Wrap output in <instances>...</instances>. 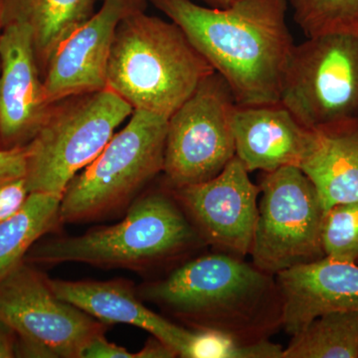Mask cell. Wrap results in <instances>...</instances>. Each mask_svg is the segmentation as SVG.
Here are the masks:
<instances>
[{
	"label": "cell",
	"instance_id": "obj_1",
	"mask_svg": "<svg viewBox=\"0 0 358 358\" xmlns=\"http://www.w3.org/2000/svg\"><path fill=\"white\" fill-rule=\"evenodd\" d=\"M180 27L194 48L226 80L237 106L280 103L294 47L287 0H239L228 8L192 0H148Z\"/></svg>",
	"mask_w": 358,
	"mask_h": 358
},
{
	"label": "cell",
	"instance_id": "obj_2",
	"mask_svg": "<svg viewBox=\"0 0 358 358\" xmlns=\"http://www.w3.org/2000/svg\"><path fill=\"white\" fill-rule=\"evenodd\" d=\"M140 294L193 331H219L241 343L270 339L282 329L275 275L222 252L187 261Z\"/></svg>",
	"mask_w": 358,
	"mask_h": 358
},
{
	"label": "cell",
	"instance_id": "obj_3",
	"mask_svg": "<svg viewBox=\"0 0 358 358\" xmlns=\"http://www.w3.org/2000/svg\"><path fill=\"white\" fill-rule=\"evenodd\" d=\"M213 72L178 25L141 10L117 26L107 87L134 110L169 117Z\"/></svg>",
	"mask_w": 358,
	"mask_h": 358
},
{
	"label": "cell",
	"instance_id": "obj_4",
	"mask_svg": "<svg viewBox=\"0 0 358 358\" xmlns=\"http://www.w3.org/2000/svg\"><path fill=\"white\" fill-rule=\"evenodd\" d=\"M202 245L206 244L164 185L138 197L121 222L47 240L32 247L28 258L46 265L75 262L138 270L180 258Z\"/></svg>",
	"mask_w": 358,
	"mask_h": 358
},
{
	"label": "cell",
	"instance_id": "obj_5",
	"mask_svg": "<svg viewBox=\"0 0 358 358\" xmlns=\"http://www.w3.org/2000/svg\"><path fill=\"white\" fill-rule=\"evenodd\" d=\"M133 112L108 87L53 103L38 133L25 145L28 192L63 196L70 181L102 152Z\"/></svg>",
	"mask_w": 358,
	"mask_h": 358
},
{
	"label": "cell",
	"instance_id": "obj_6",
	"mask_svg": "<svg viewBox=\"0 0 358 358\" xmlns=\"http://www.w3.org/2000/svg\"><path fill=\"white\" fill-rule=\"evenodd\" d=\"M169 117L134 110L102 152L70 181L60 222L91 221L128 206L164 169Z\"/></svg>",
	"mask_w": 358,
	"mask_h": 358
},
{
	"label": "cell",
	"instance_id": "obj_7",
	"mask_svg": "<svg viewBox=\"0 0 358 358\" xmlns=\"http://www.w3.org/2000/svg\"><path fill=\"white\" fill-rule=\"evenodd\" d=\"M250 256L255 267L277 275L324 258V208L317 188L299 166L263 173Z\"/></svg>",
	"mask_w": 358,
	"mask_h": 358
},
{
	"label": "cell",
	"instance_id": "obj_8",
	"mask_svg": "<svg viewBox=\"0 0 358 358\" xmlns=\"http://www.w3.org/2000/svg\"><path fill=\"white\" fill-rule=\"evenodd\" d=\"M232 90L217 72L204 78L169 117L164 185L171 189L215 178L235 157Z\"/></svg>",
	"mask_w": 358,
	"mask_h": 358
},
{
	"label": "cell",
	"instance_id": "obj_9",
	"mask_svg": "<svg viewBox=\"0 0 358 358\" xmlns=\"http://www.w3.org/2000/svg\"><path fill=\"white\" fill-rule=\"evenodd\" d=\"M280 103L310 129L358 117V36L320 35L294 44Z\"/></svg>",
	"mask_w": 358,
	"mask_h": 358
},
{
	"label": "cell",
	"instance_id": "obj_10",
	"mask_svg": "<svg viewBox=\"0 0 358 358\" xmlns=\"http://www.w3.org/2000/svg\"><path fill=\"white\" fill-rule=\"evenodd\" d=\"M0 322L17 336L39 341L63 358H82L107 326L67 301L47 278L22 263L0 280Z\"/></svg>",
	"mask_w": 358,
	"mask_h": 358
},
{
	"label": "cell",
	"instance_id": "obj_11",
	"mask_svg": "<svg viewBox=\"0 0 358 358\" xmlns=\"http://www.w3.org/2000/svg\"><path fill=\"white\" fill-rule=\"evenodd\" d=\"M169 189L205 244L239 258L250 256L260 186L236 155L215 178Z\"/></svg>",
	"mask_w": 358,
	"mask_h": 358
},
{
	"label": "cell",
	"instance_id": "obj_12",
	"mask_svg": "<svg viewBox=\"0 0 358 358\" xmlns=\"http://www.w3.org/2000/svg\"><path fill=\"white\" fill-rule=\"evenodd\" d=\"M147 6L148 0H103L100 10L63 40L49 59L43 73L49 102L107 88L108 64L117 26L129 14L145 10Z\"/></svg>",
	"mask_w": 358,
	"mask_h": 358
},
{
	"label": "cell",
	"instance_id": "obj_13",
	"mask_svg": "<svg viewBox=\"0 0 358 358\" xmlns=\"http://www.w3.org/2000/svg\"><path fill=\"white\" fill-rule=\"evenodd\" d=\"M52 105L40 78L31 30L22 23L4 25L0 36V148L28 145Z\"/></svg>",
	"mask_w": 358,
	"mask_h": 358
},
{
	"label": "cell",
	"instance_id": "obj_14",
	"mask_svg": "<svg viewBox=\"0 0 358 358\" xmlns=\"http://www.w3.org/2000/svg\"><path fill=\"white\" fill-rule=\"evenodd\" d=\"M282 301V329L289 336L320 315L358 313V264L320 259L275 275Z\"/></svg>",
	"mask_w": 358,
	"mask_h": 358
},
{
	"label": "cell",
	"instance_id": "obj_15",
	"mask_svg": "<svg viewBox=\"0 0 358 358\" xmlns=\"http://www.w3.org/2000/svg\"><path fill=\"white\" fill-rule=\"evenodd\" d=\"M235 155L248 173L301 167L313 141L306 128L281 103L236 106L232 120Z\"/></svg>",
	"mask_w": 358,
	"mask_h": 358
},
{
	"label": "cell",
	"instance_id": "obj_16",
	"mask_svg": "<svg viewBox=\"0 0 358 358\" xmlns=\"http://www.w3.org/2000/svg\"><path fill=\"white\" fill-rule=\"evenodd\" d=\"M53 293L103 324H124L145 329L173 346L183 357L193 331L173 324L145 307L131 285L112 281H65L47 279Z\"/></svg>",
	"mask_w": 358,
	"mask_h": 358
},
{
	"label": "cell",
	"instance_id": "obj_17",
	"mask_svg": "<svg viewBox=\"0 0 358 358\" xmlns=\"http://www.w3.org/2000/svg\"><path fill=\"white\" fill-rule=\"evenodd\" d=\"M301 169L317 188L324 210L358 201V117L313 129Z\"/></svg>",
	"mask_w": 358,
	"mask_h": 358
},
{
	"label": "cell",
	"instance_id": "obj_18",
	"mask_svg": "<svg viewBox=\"0 0 358 358\" xmlns=\"http://www.w3.org/2000/svg\"><path fill=\"white\" fill-rule=\"evenodd\" d=\"M96 0H3V27L22 23L32 33L40 71L59 44L94 13Z\"/></svg>",
	"mask_w": 358,
	"mask_h": 358
},
{
	"label": "cell",
	"instance_id": "obj_19",
	"mask_svg": "<svg viewBox=\"0 0 358 358\" xmlns=\"http://www.w3.org/2000/svg\"><path fill=\"white\" fill-rule=\"evenodd\" d=\"M62 196L31 192L17 213L0 222V280L22 263L40 237L58 222Z\"/></svg>",
	"mask_w": 358,
	"mask_h": 358
},
{
	"label": "cell",
	"instance_id": "obj_20",
	"mask_svg": "<svg viewBox=\"0 0 358 358\" xmlns=\"http://www.w3.org/2000/svg\"><path fill=\"white\" fill-rule=\"evenodd\" d=\"M282 358H358V313L320 315L293 336Z\"/></svg>",
	"mask_w": 358,
	"mask_h": 358
},
{
	"label": "cell",
	"instance_id": "obj_21",
	"mask_svg": "<svg viewBox=\"0 0 358 358\" xmlns=\"http://www.w3.org/2000/svg\"><path fill=\"white\" fill-rule=\"evenodd\" d=\"M293 20L307 38L320 35L358 36V0H289Z\"/></svg>",
	"mask_w": 358,
	"mask_h": 358
},
{
	"label": "cell",
	"instance_id": "obj_22",
	"mask_svg": "<svg viewBox=\"0 0 358 358\" xmlns=\"http://www.w3.org/2000/svg\"><path fill=\"white\" fill-rule=\"evenodd\" d=\"M284 348L271 339L245 343L215 331H193L183 358H282Z\"/></svg>",
	"mask_w": 358,
	"mask_h": 358
},
{
	"label": "cell",
	"instance_id": "obj_23",
	"mask_svg": "<svg viewBox=\"0 0 358 358\" xmlns=\"http://www.w3.org/2000/svg\"><path fill=\"white\" fill-rule=\"evenodd\" d=\"M322 242L326 257L358 262V201L334 205L324 211Z\"/></svg>",
	"mask_w": 358,
	"mask_h": 358
},
{
	"label": "cell",
	"instance_id": "obj_24",
	"mask_svg": "<svg viewBox=\"0 0 358 358\" xmlns=\"http://www.w3.org/2000/svg\"><path fill=\"white\" fill-rule=\"evenodd\" d=\"M29 192L25 178L10 181L0 188V222L10 218L22 208Z\"/></svg>",
	"mask_w": 358,
	"mask_h": 358
},
{
	"label": "cell",
	"instance_id": "obj_25",
	"mask_svg": "<svg viewBox=\"0 0 358 358\" xmlns=\"http://www.w3.org/2000/svg\"><path fill=\"white\" fill-rule=\"evenodd\" d=\"M26 176V147L0 148V188Z\"/></svg>",
	"mask_w": 358,
	"mask_h": 358
},
{
	"label": "cell",
	"instance_id": "obj_26",
	"mask_svg": "<svg viewBox=\"0 0 358 358\" xmlns=\"http://www.w3.org/2000/svg\"><path fill=\"white\" fill-rule=\"evenodd\" d=\"M82 358H136V352H129L122 346L110 343L102 334L87 346Z\"/></svg>",
	"mask_w": 358,
	"mask_h": 358
},
{
	"label": "cell",
	"instance_id": "obj_27",
	"mask_svg": "<svg viewBox=\"0 0 358 358\" xmlns=\"http://www.w3.org/2000/svg\"><path fill=\"white\" fill-rule=\"evenodd\" d=\"M15 357L52 358L57 357L48 346L43 343L33 341V339L18 336V339H16L15 341Z\"/></svg>",
	"mask_w": 358,
	"mask_h": 358
},
{
	"label": "cell",
	"instance_id": "obj_28",
	"mask_svg": "<svg viewBox=\"0 0 358 358\" xmlns=\"http://www.w3.org/2000/svg\"><path fill=\"white\" fill-rule=\"evenodd\" d=\"M179 357L178 352L173 346L166 345L160 339L152 336L145 346L136 352V358H174Z\"/></svg>",
	"mask_w": 358,
	"mask_h": 358
},
{
	"label": "cell",
	"instance_id": "obj_29",
	"mask_svg": "<svg viewBox=\"0 0 358 358\" xmlns=\"http://www.w3.org/2000/svg\"><path fill=\"white\" fill-rule=\"evenodd\" d=\"M13 333L3 322H0V358L15 357V341Z\"/></svg>",
	"mask_w": 358,
	"mask_h": 358
},
{
	"label": "cell",
	"instance_id": "obj_30",
	"mask_svg": "<svg viewBox=\"0 0 358 358\" xmlns=\"http://www.w3.org/2000/svg\"><path fill=\"white\" fill-rule=\"evenodd\" d=\"M203 1L212 8L224 9L233 6L235 2L239 1V0H203Z\"/></svg>",
	"mask_w": 358,
	"mask_h": 358
},
{
	"label": "cell",
	"instance_id": "obj_31",
	"mask_svg": "<svg viewBox=\"0 0 358 358\" xmlns=\"http://www.w3.org/2000/svg\"><path fill=\"white\" fill-rule=\"evenodd\" d=\"M3 30V0H0V36Z\"/></svg>",
	"mask_w": 358,
	"mask_h": 358
},
{
	"label": "cell",
	"instance_id": "obj_32",
	"mask_svg": "<svg viewBox=\"0 0 358 358\" xmlns=\"http://www.w3.org/2000/svg\"><path fill=\"white\" fill-rule=\"evenodd\" d=\"M357 264H358V262H357Z\"/></svg>",
	"mask_w": 358,
	"mask_h": 358
}]
</instances>
